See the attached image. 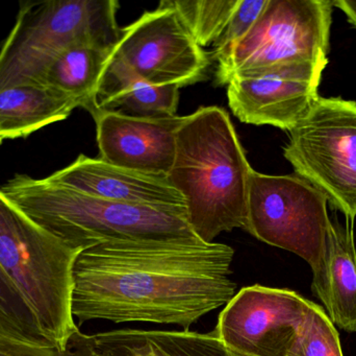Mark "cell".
I'll list each match as a JSON object with an SVG mask.
<instances>
[{"label": "cell", "instance_id": "6da1fadb", "mask_svg": "<svg viewBox=\"0 0 356 356\" xmlns=\"http://www.w3.org/2000/svg\"><path fill=\"white\" fill-rule=\"evenodd\" d=\"M234 251L199 238L115 240L86 249L74 265L72 313L79 324L177 325L188 332L236 295Z\"/></svg>", "mask_w": 356, "mask_h": 356}, {"label": "cell", "instance_id": "7a4b0ae2", "mask_svg": "<svg viewBox=\"0 0 356 356\" xmlns=\"http://www.w3.org/2000/svg\"><path fill=\"white\" fill-rule=\"evenodd\" d=\"M253 171L224 109L201 107L186 116L167 177L184 196L199 240L211 244L223 232L245 229Z\"/></svg>", "mask_w": 356, "mask_h": 356}, {"label": "cell", "instance_id": "3957f363", "mask_svg": "<svg viewBox=\"0 0 356 356\" xmlns=\"http://www.w3.org/2000/svg\"><path fill=\"white\" fill-rule=\"evenodd\" d=\"M0 189L35 223L74 248L115 240L198 238L186 208H156L96 198L45 179L15 176Z\"/></svg>", "mask_w": 356, "mask_h": 356}, {"label": "cell", "instance_id": "277c9868", "mask_svg": "<svg viewBox=\"0 0 356 356\" xmlns=\"http://www.w3.org/2000/svg\"><path fill=\"white\" fill-rule=\"evenodd\" d=\"M74 248L35 223L0 189V265L16 286L40 336L60 350L81 332L72 313Z\"/></svg>", "mask_w": 356, "mask_h": 356}, {"label": "cell", "instance_id": "5b68a950", "mask_svg": "<svg viewBox=\"0 0 356 356\" xmlns=\"http://www.w3.org/2000/svg\"><path fill=\"white\" fill-rule=\"evenodd\" d=\"M116 0L20 2L16 22L0 48V91L42 85L52 61L69 48L114 50L121 38Z\"/></svg>", "mask_w": 356, "mask_h": 356}, {"label": "cell", "instance_id": "8992f818", "mask_svg": "<svg viewBox=\"0 0 356 356\" xmlns=\"http://www.w3.org/2000/svg\"><path fill=\"white\" fill-rule=\"evenodd\" d=\"M284 156L346 219L356 217V102L318 96L291 130Z\"/></svg>", "mask_w": 356, "mask_h": 356}, {"label": "cell", "instance_id": "52a82bcc", "mask_svg": "<svg viewBox=\"0 0 356 356\" xmlns=\"http://www.w3.org/2000/svg\"><path fill=\"white\" fill-rule=\"evenodd\" d=\"M332 8L330 0H268L249 33L217 61V83L280 65L327 66Z\"/></svg>", "mask_w": 356, "mask_h": 356}, {"label": "cell", "instance_id": "ba28073f", "mask_svg": "<svg viewBox=\"0 0 356 356\" xmlns=\"http://www.w3.org/2000/svg\"><path fill=\"white\" fill-rule=\"evenodd\" d=\"M327 203L299 176L253 171L244 230L261 242L305 259L315 273L323 263L332 234Z\"/></svg>", "mask_w": 356, "mask_h": 356}, {"label": "cell", "instance_id": "9c48e42d", "mask_svg": "<svg viewBox=\"0 0 356 356\" xmlns=\"http://www.w3.org/2000/svg\"><path fill=\"white\" fill-rule=\"evenodd\" d=\"M115 54L148 83L178 88L203 81L209 56L197 44L170 0L121 29Z\"/></svg>", "mask_w": 356, "mask_h": 356}, {"label": "cell", "instance_id": "30bf717a", "mask_svg": "<svg viewBox=\"0 0 356 356\" xmlns=\"http://www.w3.org/2000/svg\"><path fill=\"white\" fill-rule=\"evenodd\" d=\"M311 301L294 291L255 286L236 293L211 334L247 356H286Z\"/></svg>", "mask_w": 356, "mask_h": 356}, {"label": "cell", "instance_id": "8fae6325", "mask_svg": "<svg viewBox=\"0 0 356 356\" xmlns=\"http://www.w3.org/2000/svg\"><path fill=\"white\" fill-rule=\"evenodd\" d=\"M325 68L295 63L236 73L227 83L228 104L242 123L290 132L319 96Z\"/></svg>", "mask_w": 356, "mask_h": 356}, {"label": "cell", "instance_id": "7c38bea8", "mask_svg": "<svg viewBox=\"0 0 356 356\" xmlns=\"http://www.w3.org/2000/svg\"><path fill=\"white\" fill-rule=\"evenodd\" d=\"M99 158L143 173L168 176L175 162L178 131L186 116L134 117L96 109Z\"/></svg>", "mask_w": 356, "mask_h": 356}, {"label": "cell", "instance_id": "4fadbf2b", "mask_svg": "<svg viewBox=\"0 0 356 356\" xmlns=\"http://www.w3.org/2000/svg\"><path fill=\"white\" fill-rule=\"evenodd\" d=\"M50 182L96 198L156 208H186L168 177L124 169L79 155L74 162L47 177Z\"/></svg>", "mask_w": 356, "mask_h": 356}, {"label": "cell", "instance_id": "5bb4252c", "mask_svg": "<svg viewBox=\"0 0 356 356\" xmlns=\"http://www.w3.org/2000/svg\"><path fill=\"white\" fill-rule=\"evenodd\" d=\"M334 325L356 334V249L353 221L332 222L323 263L313 273L312 284Z\"/></svg>", "mask_w": 356, "mask_h": 356}, {"label": "cell", "instance_id": "9a60e30c", "mask_svg": "<svg viewBox=\"0 0 356 356\" xmlns=\"http://www.w3.org/2000/svg\"><path fill=\"white\" fill-rule=\"evenodd\" d=\"M178 100L177 86L148 83L113 52L89 113L99 109L134 117L175 116Z\"/></svg>", "mask_w": 356, "mask_h": 356}, {"label": "cell", "instance_id": "2e32d148", "mask_svg": "<svg viewBox=\"0 0 356 356\" xmlns=\"http://www.w3.org/2000/svg\"><path fill=\"white\" fill-rule=\"evenodd\" d=\"M79 104L43 85H22L0 91V137L25 138L51 123L64 121Z\"/></svg>", "mask_w": 356, "mask_h": 356}, {"label": "cell", "instance_id": "e0dca14e", "mask_svg": "<svg viewBox=\"0 0 356 356\" xmlns=\"http://www.w3.org/2000/svg\"><path fill=\"white\" fill-rule=\"evenodd\" d=\"M113 52L93 46L69 48L46 69L42 85L66 94L90 112L95 106L98 86Z\"/></svg>", "mask_w": 356, "mask_h": 356}, {"label": "cell", "instance_id": "ac0fdd59", "mask_svg": "<svg viewBox=\"0 0 356 356\" xmlns=\"http://www.w3.org/2000/svg\"><path fill=\"white\" fill-rule=\"evenodd\" d=\"M240 0H170L200 47L215 44Z\"/></svg>", "mask_w": 356, "mask_h": 356}, {"label": "cell", "instance_id": "d6986e66", "mask_svg": "<svg viewBox=\"0 0 356 356\" xmlns=\"http://www.w3.org/2000/svg\"><path fill=\"white\" fill-rule=\"evenodd\" d=\"M286 356H343L338 332L319 305L309 302Z\"/></svg>", "mask_w": 356, "mask_h": 356}, {"label": "cell", "instance_id": "ffe728a7", "mask_svg": "<svg viewBox=\"0 0 356 356\" xmlns=\"http://www.w3.org/2000/svg\"><path fill=\"white\" fill-rule=\"evenodd\" d=\"M0 356H104L96 347L93 334L79 332L62 351L39 336L0 328Z\"/></svg>", "mask_w": 356, "mask_h": 356}, {"label": "cell", "instance_id": "44dd1931", "mask_svg": "<svg viewBox=\"0 0 356 356\" xmlns=\"http://www.w3.org/2000/svg\"><path fill=\"white\" fill-rule=\"evenodd\" d=\"M147 338L171 356H247L226 348L213 334L149 330Z\"/></svg>", "mask_w": 356, "mask_h": 356}, {"label": "cell", "instance_id": "7402d4cb", "mask_svg": "<svg viewBox=\"0 0 356 356\" xmlns=\"http://www.w3.org/2000/svg\"><path fill=\"white\" fill-rule=\"evenodd\" d=\"M104 356H171L144 336L141 330H119L93 334Z\"/></svg>", "mask_w": 356, "mask_h": 356}, {"label": "cell", "instance_id": "603a6c76", "mask_svg": "<svg viewBox=\"0 0 356 356\" xmlns=\"http://www.w3.org/2000/svg\"><path fill=\"white\" fill-rule=\"evenodd\" d=\"M0 328L39 336L33 317L18 290L0 265Z\"/></svg>", "mask_w": 356, "mask_h": 356}, {"label": "cell", "instance_id": "cb8c5ba5", "mask_svg": "<svg viewBox=\"0 0 356 356\" xmlns=\"http://www.w3.org/2000/svg\"><path fill=\"white\" fill-rule=\"evenodd\" d=\"M268 0H240L221 37L213 44V59L219 61L252 29Z\"/></svg>", "mask_w": 356, "mask_h": 356}, {"label": "cell", "instance_id": "d4e9b609", "mask_svg": "<svg viewBox=\"0 0 356 356\" xmlns=\"http://www.w3.org/2000/svg\"><path fill=\"white\" fill-rule=\"evenodd\" d=\"M334 6L340 8L346 15L349 22L356 27V1H353V0H337V1H334Z\"/></svg>", "mask_w": 356, "mask_h": 356}, {"label": "cell", "instance_id": "484cf974", "mask_svg": "<svg viewBox=\"0 0 356 356\" xmlns=\"http://www.w3.org/2000/svg\"><path fill=\"white\" fill-rule=\"evenodd\" d=\"M2 141H3V139H2L1 137H0V146H1Z\"/></svg>", "mask_w": 356, "mask_h": 356}]
</instances>
